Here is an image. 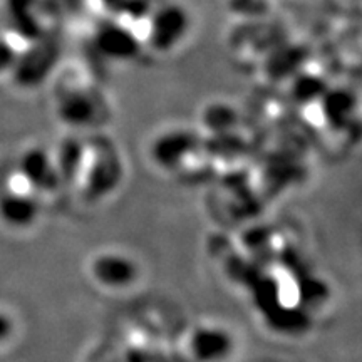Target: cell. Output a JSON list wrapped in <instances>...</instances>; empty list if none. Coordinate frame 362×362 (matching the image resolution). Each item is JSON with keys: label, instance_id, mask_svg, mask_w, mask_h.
Wrapping results in <instances>:
<instances>
[{"label": "cell", "instance_id": "4", "mask_svg": "<svg viewBox=\"0 0 362 362\" xmlns=\"http://www.w3.org/2000/svg\"><path fill=\"white\" fill-rule=\"evenodd\" d=\"M93 49L110 64L129 66L144 54L143 42L133 25L117 19H103L93 33Z\"/></svg>", "mask_w": 362, "mask_h": 362}, {"label": "cell", "instance_id": "5", "mask_svg": "<svg viewBox=\"0 0 362 362\" xmlns=\"http://www.w3.org/2000/svg\"><path fill=\"white\" fill-rule=\"evenodd\" d=\"M89 275L98 287L107 292H124L138 282L141 267L124 250H101L89 262Z\"/></svg>", "mask_w": 362, "mask_h": 362}, {"label": "cell", "instance_id": "3", "mask_svg": "<svg viewBox=\"0 0 362 362\" xmlns=\"http://www.w3.org/2000/svg\"><path fill=\"white\" fill-rule=\"evenodd\" d=\"M202 149V133L187 124L163 126L149 136L148 160L163 173H178Z\"/></svg>", "mask_w": 362, "mask_h": 362}, {"label": "cell", "instance_id": "8", "mask_svg": "<svg viewBox=\"0 0 362 362\" xmlns=\"http://www.w3.org/2000/svg\"><path fill=\"white\" fill-rule=\"evenodd\" d=\"M198 121H200V133L210 131L215 134L228 136L242 121V111L232 101L211 99L200 110Z\"/></svg>", "mask_w": 362, "mask_h": 362}, {"label": "cell", "instance_id": "1", "mask_svg": "<svg viewBox=\"0 0 362 362\" xmlns=\"http://www.w3.org/2000/svg\"><path fill=\"white\" fill-rule=\"evenodd\" d=\"M52 112L66 133H99L111 117V104L101 84L84 69H66L54 81Z\"/></svg>", "mask_w": 362, "mask_h": 362}, {"label": "cell", "instance_id": "6", "mask_svg": "<svg viewBox=\"0 0 362 362\" xmlns=\"http://www.w3.org/2000/svg\"><path fill=\"white\" fill-rule=\"evenodd\" d=\"M233 332L223 324L202 322L188 336V352L197 362H225L235 354Z\"/></svg>", "mask_w": 362, "mask_h": 362}, {"label": "cell", "instance_id": "2", "mask_svg": "<svg viewBox=\"0 0 362 362\" xmlns=\"http://www.w3.org/2000/svg\"><path fill=\"white\" fill-rule=\"evenodd\" d=\"M146 56L171 57L180 52L194 30V16L181 0H161L149 6L136 25Z\"/></svg>", "mask_w": 362, "mask_h": 362}, {"label": "cell", "instance_id": "9", "mask_svg": "<svg viewBox=\"0 0 362 362\" xmlns=\"http://www.w3.org/2000/svg\"><path fill=\"white\" fill-rule=\"evenodd\" d=\"M40 203L33 192H12L2 198L0 203V215L7 223L16 226H30L39 218Z\"/></svg>", "mask_w": 362, "mask_h": 362}, {"label": "cell", "instance_id": "7", "mask_svg": "<svg viewBox=\"0 0 362 362\" xmlns=\"http://www.w3.org/2000/svg\"><path fill=\"white\" fill-rule=\"evenodd\" d=\"M19 175L34 193H52L62 185L52 149L29 146L21 156Z\"/></svg>", "mask_w": 362, "mask_h": 362}]
</instances>
